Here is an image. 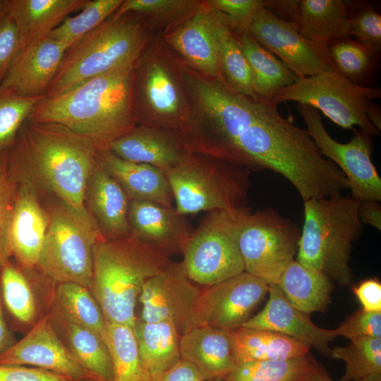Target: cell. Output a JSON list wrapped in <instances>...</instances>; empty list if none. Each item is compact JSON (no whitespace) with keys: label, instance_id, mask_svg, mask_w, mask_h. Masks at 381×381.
<instances>
[{"label":"cell","instance_id":"obj_7","mask_svg":"<svg viewBox=\"0 0 381 381\" xmlns=\"http://www.w3.org/2000/svg\"><path fill=\"white\" fill-rule=\"evenodd\" d=\"M163 37H153L135 62L131 106L137 125L173 131L182 136L190 118V105L176 60Z\"/></svg>","mask_w":381,"mask_h":381},{"label":"cell","instance_id":"obj_10","mask_svg":"<svg viewBox=\"0 0 381 381\" xmlns=\"http://www.w3.org/2000/svg\"><path fill=\"white\" fill-rule=\"evenodd\" d=\"M104 238L91 215L63 202L49 216L45 241L37 266L58 283L74 282L90 289L93 248Z\"/></svg>","mask_w":381,"mask_h":381},{"label":"cell","instance_id":"obj_28","mask_svg":"<svg viewBox=\"0 0 381 381\" xmlns=\"http://www.w3.org/2000/svg\"><path fill=\"white\" fill-rule=\"evenodd\" d=\"M351 2L342 0H300L294 20L299 32L319 44L329 46L350 37Z\"/></svg>","mask_w":381,"mask_h":381},{"label":"cell","instance_id":"obj_42","mask_svg":"<svg viewBox=\"0 0 381 381\" xmlns=\"http://www.w3.org/2000/svg\"><path fill=\"white\" fill-rule=\"evenodd\" d=\"M330 357L345 363V370L339 381H358L381 374V338L350 341L344 346L333 348Z\"/></svg>","mask_w":381,"mask_h":381},{"label":"cell","instance_id":"obj_25","mask_svg":"<svg viewBox=\"0 0 381 381\" xmlns=\"http://www.w3.org/2000/svg\"><path fill=\"white\" fill-rule=\"evenodd\" d=\"M179 350L181 358L193 364L205 380L222 379L236 366L229 331L195 326L180 336Z\"/></svg>","mask_w":381,"mask_h":381},{"label":"cell","instance_id":"obj_54","mask_svg":"<svg viewBox=\"0 0 381 381\" xmlns=\"http://www.w3.org/2000/svg\"><path fill=\"white\" fill-rule=\"evenodd\" d=\"M367 115L370 122L380 131L381 114L379 106L372 102L368 107Z\"/></svg>","mask_w":381,"mask_h":381},{"label":"cell","instance_id":"obj_11","mask_svg":"<svg viewBox=\"0 0 381 381\" xmlns=\"http://www.w3.org/2000/svg\"><path fill=\"white\" fill-rule=\"evenodd\" d=\"M381 97L380 87H363L350 82L337 71L322 72L298 78L293 84L280 89L270 99L278 104L294 101L320 110L343 128L355 126L370 135L378 130L369 120L367 112L375 99Z\"/></svg>","mask_w":381,"mask_h":381},{"label":"cell","instance_id":"obj_40","mask_svg":"<svg viewBox=\"0 0 381 381\" xmlns=\"http://www.w3.org/2000/svg\"><path fill=\"white\" fill-rule=\"evenodd\" d=\"M3 306L11 318L22 325H35L37 307L31 285L22 270L10 260L0 270Z\"/></svg>","mask_w":381,"mask_h":381},{"label":"cell","instance_id":"obj_59","mask_svg":"<svg viewBox=\"0 0 381 381\" xmlns=\"http://www.w3.org/2000/svg\"><path fill=\"white\" fill-rule=\"evenodd\" d=\"M222 379H217V380H214L213 381H221Z\"/></svg>","mask_w":381,"mask_h":381},{"label":"cell","instance_id":"obj_55","mask_svg":"<svg viewBox=\"0 0 381 381\" xmlns=\"http://www.w3.org/2000/svg\"><path fill=\"white\" fill-rule=\"evenodd\" d=\"M310 381H334L327 370L321 365L318 366Z\"/></svg>","mask_w":381,"mask_h":381},{"label":"cell","instance_id":"obj_44","mask_svg":"<svg viewBox=\"0 0 381 381\" xmlns=\"http://www.w3.org/2000/svg\"><path fill=\"white\" fill-rule=\"evenodd\" d=\"M349 37L370 49L380 53L381 16L373 4L351 2V16L349 28Z\"/></svg>","mask_w":381,"mask_h":381},{"label":"cell","instance_id":"obj_20","mask_svg":"<svg viewBox=\"0 0 381 381\" xmlns=\"http://www.w3.org/2000/svg\"><path fill=\"white\" fill-rule=\"evenodd\" d=\"M108 150L123 159L149 164L164 173L191 153L178 133L143 125L111 142Z\"/></svg>","mask_w":381,"mask_h":381},{"label":"cell","instance_id":"obj_49","mask_svg":"<svg viewBox=\"0 0 381 381\" xmlns=\"http://www.w3.org/2000/svg\"><path fill=\"white\" fill-rule=\"evenodd\" d=\"M0 381H72L44 369L20 365H0Z\"/></svg>","mask_w":381,"mask_h":381},{"label":"cell","instance_id":"obj_35","mask_svg":"<svg viewBox=\"0 0 381 381\" xmlns=\"http://www.w3.org/2000/svg\"><path fill=\"white\" fill-rule=\"evenodd\" d=\"M320 365L311 353L279 361L236 365L221 381H310Z\"/></svg>","mask_w":381,"mask_h":381},{"label":"cell","instance_id":"obj_34","mask_svg":"<svg viewBox=\"0 0 381 381\" xmlns=\"http://www.w3.org/2000/svg\"><path fill=\"white\" fill-rule=\"evenodd\" d=\"M67 346L98 381H114L110 354L104 339L94 331L71 321L56 311Z\"/></svg>","mask_w":381,"mask_h":381},{"label":"cell","instance_id":"obj_37","mask_svg":"<svg viewBox=\"0 0 381 381\" xmlns=\"http://www.w3.org/2000/svg\"><path fill=\"white\" fill-rule=\"evenodd\" d=\"M206 6V1L193 0H123L114 14L134 13L150 28H164L167 32Z\"/></svg>","mask_w":381,"mask_h":381},{"label":"cell","instance_id":"obj_14","mask_svg":"<svg viewBox=\"0 0 381 381\" xmlns=\"http://www.w3.org/2000/svg\"><path fill=\"white\" fill-rule=\"evenodd\" d=\"M247 30L298 78L336 71L328 46L308 40L294 23L279 18L265 8L255 13Z\"/></svg>","mask_w":381,"mask_h":381},{"label":"cell","instance_id":"obj_31","mask_svg":"<svg viewBox=\"0 0 381 381\" xmlns=\"http://www.w3.org/2000/svg\"><path fill=\"white\" fill-rule=\"evenodd\" d=\"M210 11L224 81L238 93L258 97L254 90L253 72L238 42V30L226 15L212 8Z\"/></svg>","mask_w":381,"mask_h":381},{"label":"cell","instance_id":"obj_18","mask_svg":"<svg viewBox=\"0 0 381 381\" xmlns=\"http://www.w3.org/2000/svg\"><path fill=\"white\" fill-rule=\"evenodd\" d=\"M131 236L169 257L182 253L194 228L175 207L146 200L129 202Z\"/></svg>","mask_w":381,"mask_h":381},{"label":"cell","instance_id":"obj_56","mask_svg":"<svg viewBox=\"0 0 381 381\" xmlns=\"http://www.w3.org/2000/svg\"><path fill=\"white\" fill-rule=\"evenodd\" d=\"M10 0H0V21L8 13Z\"/></svg>","mask_w":381,"mask_h":381},{"label":"cell","instance_id":"obj_51","mask_svg":"<svg viewBox=\"0 0 381 381\" xmlns=\"http://www.w3.org/2000/svg\"><path fill=\"white\" fill-rule=\"evenodd\" d=\"M204 377L190 362L181 358L168 370L151 377L149 381H205Z\"/></svg>","mask_w":381,"mask_h":381},{"label":"cell","instance_id":"obj_27","mask_svg":"<svg viewBox=\"0 0 381 381\" xmlns=\"http://www.w3.org/2000/svg\"><path fill=\"white\" fill-rule=\"evenodd\" d=\"M86 0H10L8 15L18 30L20 51L42 40Z\"/></svg>","mask_w":381,"mask_h":381},{"label":"cell","instance_id":"obj_32","mask_svg":"<svg viewBox=\"0 0 381 381\" xmlns=\"http://www.w3.org/2000/svg\"><path fill=\"white\" fill-rule=\"evenodd\" d=\"M143 363L150 377L161 374L180 359V334L169 321L138 320L133 328Z\"/></svg>","mask_w":381,"mask_h":381},{"label":"cell","instance_id":"obj_58","mask_svg":"<svg viewBox=\"0 0 381 381\" xmlns=\"http://www.w3.org/2000/svg\"><path fill=\"white\" fill-rule=\"evenodd\" d=\"M85 381H97V380H96L95 379H89V380H86Z\"/></svg>","mask_w":381,"mask_h":381},{"label":"cell","instance_id":"obj_24","mask_svg":"<svg viewBox=\"0 0 381 381\" xmlns=\"http://www.w3.org/2000/svg\"><path fill=\"white\" fill-rule=\"evenodd\" d=\"M85 202L89 214L105 239L131 236L128 220L130 200L99 161L87 181Z\"/></svg>","mask_w":381,"mask_h":381},{"label":"cell","instance_id":"obj_45","mask_svg":"<svg viewBox=\"0 0 381 381\" xmlns=\"http://www.w3.org/2000/svg\"><path fill=\"white\" fill-rule=\"evenodd\" d=\"M5 152L0 154V270L11 257L9 230L18 186L8 170Z\"/></svg>","mask_w":381,"mask_h":381},{"label":"cell","instance_id":"obj_36","mask_svg":"<svg viewBox=\"0 0 381 381\" xmlns=\"http://www.w3.org/2000/svg\"><path fill=\"white\" fill-rule=\"evenodd\" d=\"M106 326L104 341L111 357L114 381H149L150 376L143 363L133 328L108 322Z\"/></svg>","mask_w":381,"mask_h":381},{"label":"cell","instance_id":"obj_19","mask_svg":"<svg viewBox=\"0 0 381 381\" xmlns=\"http://www.w3.org/2000/svg\"><path fill=\"white\" fill-rule=\"evenodd\" d=\"M268 300L264 308L241 327L274 331L313 347L330 357L329 343L338 335L336 329H327L315 325L306 314L286 298L277 284L269 285Z\"/></svg>","mask_w":381,"mask_h":381},{"label":"cell","instance_id":"obj_43","mask_svg":"<svg viewBox=\"0 0 381 381\" xmlns=\"http://www.w3.org/2000/svg\"><path fill=\"white\" fill-rule=\"evenodd\" d=\"M44 97H24L0 86V154L8 149Z\"/></svg>","mask_w":381,"mask_h":381},{"label":"cell","instance_id":"obj_1","mask_svg":"<svg viewBox=\"0 0 381 381\" xmlns=\"http://www.w3.org/2000/svg\"><path fill=\"white\" fill-rule=\"evenodd\" d=\"M190 118L185 133L193 152L288 180L303 200L349 189L342 171L319 150L306 129L282 117L277 104L231 89L198 72L185 80Z\"/></svg>","mask_w":381,"mask_h":381},{"label":"cell","instance_id":"obj_4","mask_svg":"<svg viewBox=\"0 0 381 381\" xmlns=\"http://www.w3.org/2000/svg\"><path fill=\"white\" fill-rule=\"evenodd\" d=\"M170 261L169 257L133 236L98 241L93 248L90 291L105 320L134 328L135 308L144 284Z\"/></svg>","mask_w":381,"mask_h":381},{"label":"cell","instance_id":"obj_39","mask_svg":"<svg viewBox=\"0 0 381 381\" xmlns=\"http://www.w3.org/2000/svg\"><path fill=\"white\" fill-rule=\"evenodd\" d=\"M335 70L357 85L369 87L380 60V53L346 37L328 46Z\"/></svg>","mask_w":381,"mask_h":381},{"label":"cell","instance_id":"obj_52","mask_svg":"<svg viewBox=\"0 0 381 381\" xmlns=\"http://www.w3.org/2000/svg\"><path fill=\"white\" fill-rule=\"evenodd\" d=\"M374 200L358 201V217L362 224L381 229V206Z\"/></svg>","mask_w":381,"mask_h":381},{"label":"cell","instance_id":"obj_29","mask_svg":"<svg viewBox=\"0 0 381 381\" xmlns=\"http://www.w3.org/2000/svg\"><path fill=\"white\" fill-rule=\"evenodd\" d=\"M229 337L236 365L298 358L310 349L296 339L265 329L241 327L229 331Z\"/></svg>","mask_w":381,"mask_h":381},{"label":"cell","instance_id":"obj_6","mask_svg":"<svg viewBox=\"0 0 381 381\" xmlns=\"http://www.w3.org/2000/svg\"><path fill=\"white\" fill-rule=\"evenodd\" d=\"M304 222L296 260L325 274L340 286L353 284V243L362 231L358 201L341 194L303 200Z\"/></svg>","mask_w":381,"mask_h":381},{"label":"cell","instance_id":"obj_48","mask_svg":"<svg viewBox=\"0 0 381 381\" xmlns=\"http://www.w3.org/2000/svg\"><path fill=\"white\" fill-rule=\"evenodd\" d=\"M20 52L17 28L7 15L0 21V85Z\"/></svg>","mask_w":381,"mask_h":381},{"label":"cell","instance_id":"obj_41","mask_svg":"<svg viewBox=\"0 0 381 381\" xmlns=\"http://www.w3.org/2000/svg\"><path fill=\"white\" fill-rule=\"evenodd\" d=\"M122 2L123 0H86L78 14L67 17L48 37L68 49L111 16Z\"/></svg>","mask_w":381,"mask_h":381},{"label":"cell","instance_id":"obj_33","mask_svg":"<svg viewBox=\"0 0 381 381\" xmlns=\"http://www.w3.org/2000/svg\"><path fill=\"white\" fill-rule=\"evenodd\" d=\"M241 50L251 68L258 97L270 99L280 89L298 78L279 59L260 45L247 30H238Z\"/></svg>","mask_w":381,"mask_h":381},{"label":"cell","instance_id":"obj_3","mask_svg":"<svg viewBox=\"0 0 381 381\" xmlns=\"http://www.w3.org/2000/svg\"><path fill=\"white\" fill-rule=\"evenodd\" d=\"M133 66L98 75L61 95L44 96L28 120L62 125L100 150L108 149L137 126L131 106Z\"/></svg>","mask_w":381,"mask_h":381},{"label":"cell","instance_id":"obj_23","mask_svg":"<svg viewBox=\"0 0 381 381\" xmlns=\"http://www.w3.org/2000/svg\"><path fill=\"white\" fill-rule=\"evenodd\" d=\"M163 39L187 66L206 76L224 80L207 4L204 9L166 32Z\"/></svg>","mask_w":381,"mask_h":381},{"label":"cell","instance_id":"obj_12","mask_svg":"<svg viewBox=\"0 0 381 381\" xmlns=\"http://www.w3.org/2000/svg\"><path fill=\"white\" fill-rule=\"evenodd\" d=\"M299 236L298 226L276 210L250 212L238 239L244 271L269 285L277 284L297 253Z\"/></svg>","mask_w":381,"mask_h":381},{"label":"cell","instance_id":"obj_38","mask_svg":"<svg viewBox=\"0 0 381 381\" xmlns=\"http://www.w3.org/2000/svg\"><path fill=\"white\" fill-rule=\"evenodd\" d=\"M56 302V310L63 316L94 331L104 340L107 322L89 289L74 282L59 283Z\"/></svg>","mask_w":381,"mask_h":381},{"label":"cell","instance_id":"obj_13","mask_svg":"<svg viewBox=\"0 0 381 381\" xmlns=\"http://www.w3.org/2000/svg\"><path fill=\"white\" fill-rule=\"evenodd\" d=\"M298 109L306 125V131L319 150L346 176L351 196L358 201L380 202L381 178L371 159L373 136L353 128L350 141L341 143L327 133L319 111L304 104H299Z\"/></svg>","mask_w":381,"mask_h":381},{"label":"cell","instance_id":"obj_46","mask_svg":"<svg viewBox=\"0 0 381 381\" xmlns=\"http://www.w3.org/2000/svg\"><path fill=\"white\" fill-rule=\"evenodd\" d=\"M336 330L338 336L350 341L381 338V312L359 309L347 317Z\"/></svg>","mask_w":381,"mask_h":381},{"label":"cell","instance_id":"obj_9","mask_svg":"<svg viewBox=\"0 0 381 381\" xmlns=\"http://www.w3.org/2000/svg\"><path fill=\"white\" fill-rule=\"evenodd\" d=\"M251 210L246 206L209 212L184 246L181 262L188 278L210 286L244 272L238 239Z\"/></svg>","mask_w":381,"mask_h":381},{"label":"cell","instance_id":"obj_17","mask_svg":"<svg viewBox=\"0 0 381 381\" xmlns=\"http://www.w3.org/2000/svg\"><path fill=\"white\" fill-rule=\"evenodd\" d=\"M0 365H31L62 375L72 381L97 380L59 338L50 315L35 322L23 338L1 353Z\"/></svg>","mask_w":381,"mask_h":381},{"label":"cell","instance_id":"obj_16","mask_svg":"<svg viewBox=\"0 0 381 381\" xmlns=\"http://www.w3.org/2000/svg\"><path fill=\"white\" fill-rule=\"evenodd\" d=\"M200 292L182 263L171 260L143 286L138 298L142 304L141 320L171 322L181 335L193 327L192 317Z\"/></svg>","mask_w":381,"mask_h":381},{"label":"cell","instance_id":"obj_2","mask_svg":"<svg viewBox=\"0 0 381 381\" xmlns=\"http://www.w3.org/2000/svg\"><path fill=\"white\" fill-rule=\"evenodd\" d=\"M99 150L92 140L62 125L28 119L5 154L17 183L31 175L61 202L88 214L85 192Z\"/></svg>","mask_w":381,"mask_h":381},{"label":"cell","instance_id":"obj_53","mask_svg":"<svg viewBox=\"0 0 381 381\" xmlns=\"http://www.w3.org/2000/svg\"><path fill=\"white\" fill-rule=\"evenodd\" d=\"M15 342L16 340L5 320L0 289V355L9 349Z\"/></svg>","mask_w":381,"mask_h":381},{"label":"cell","instance_id":"obj_21","mask_svg":"<svg viewBox=\"0 0 381 381\" xmlns=\"http://www.w3.org/2000/svg\"><path fill=\"white\" fill-rule=\"evenodd\" d=\"M66 49L49 37L26 47L0 86L24 97L45 96Z\"/></svg>","mask_w":381,"mask_h":381},{"label":"cell","instance_id":"obj_50","mask_svg":"<svg viewBox=\"0 0 381 381\" xmlns=\"http://www.w3.org/2000/svg\"><path fill=\"white\" fill-rule=\"evenodd\" d=\"M362 305V309L369 312H381V284L375 279H368L353 289Z\"/></svg>","mask_w":381,"mask_h":381},{"label":"cell","instance_id":"obj_57","mask_svg":"<svg viewBox=\"0 0 381 381\" xmlns=\"http://www.w3.org/2000/svg\"><path fill=\"white\" fill-rule=\"evenodd\" d=\"M358 381H381V374L371 375Z\"/></svg>","mask_w":381,"mask_h":381},{"label":"cell","instance_id":"obj_30","mask_svg":"<svg viewBox=\"0 0 381 381\" xmlns=\"http://www.w3.org/2000/svg\"><path fill=\"white\" fill-rule=\"evenodd\" d=\"M277 284L292 306L308 315L325 312L332 302L333 282L322 272L294 259L284 268Z\"/></svg>","mask_w":381,"mask_h":381},{"label":"cell","instance_id":"obj_26","mask_svg":"<svg viewBox=\"0 0 381 381\" xmlns=\"http://www.w3.org/2000/svg\"><path fill=\"white\" fill-rule=\"evenodd\" d=\"M99 161L130 200L152 201L174 206V196L169 181L159 169L123 159L108 149L99 150Z\"/></svg>","mask_w":381,"mask_h":381},{"label":"cell","instance_id":"obj_47","mask_svg":"<svg viewBox=\"0 0 381 381\" xmlns=\"http://www.w3.org/2000/svg\"><path fill=\"white\" fill-rule=\"evenodd\" d=\"M208 6L226 15L238 30H247L248 26L261 8H266L267 1L262 0H210Z\"/></svg>","mask_w":381,"mask_h":381},{"label":"cell","instance_id":"obj_22","mask_svg":"<svg viewBox=\"0 0 381 381\" xmlns=\"http://www.w3.org/2000/svg\"><path fill=\"white\" fill-rule=\"evenodd\" d=\"M18 183L9 230V246L11 256L23 267L30 268L38 264L49 217L42 208L31 184Z\"/></svg>","mask_w":381,"mask_h":381},{"label":"cell","instance_id":"obj_5","mask_svg":"<svg viewBox=\"0 0 381 381\" xmlns=\"http://www.w3.org/2000/svg\"><path fill=\"white\" fill-rule=\"evenodd\" d=\"M152 36L138 15L114 13L68 47L45 97L64 94L88 80L133 66Z\"/></svg>","mask_w":381,"mask_h":381},{"label":"cell","instance_id":"obj_15","mask_svg":"<svg viewBox=\"0 0 381 381\" xmlns=\"http://www.w3.org/2000/svg\"><path fill=\"white\" fill-rule=\"evenodd\" d=\"M269 284L246 272L200 290L193 327L209 325L231 331L241 327L268 294Z\"/></svg>","mask_w":381,"mask_h":381},{"label":"cell","instance_id":"obj_8","mask_svg":"<svg viewBox=\"0 0 381 381\" xmlns=\"http://www.w3.org/2000/svg\"><path fill=\"white\" fill-rule=\"evenodd\" d=\"M178 212L229 210L246 207L250 170L214 157L191 152L164 173Z\"/></svg>","mask_w":381,"mask_h":381}]
</instances>
